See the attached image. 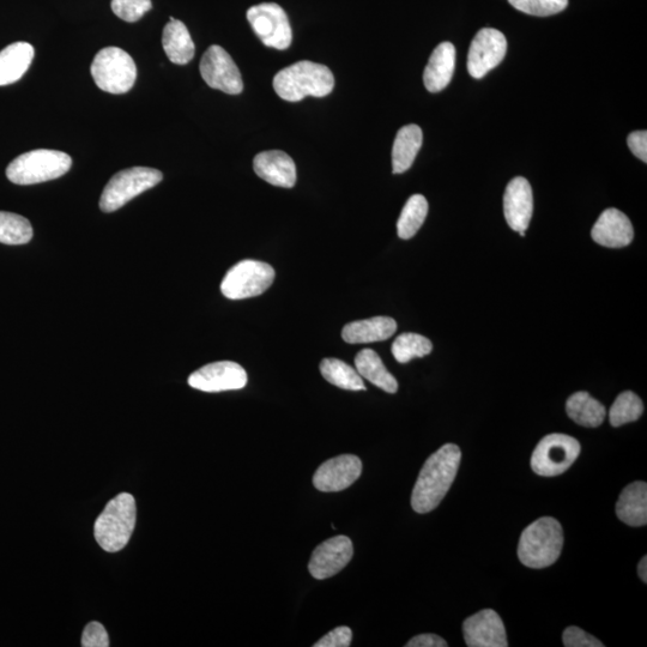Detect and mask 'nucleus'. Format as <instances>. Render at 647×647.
Listing matches in <instances>:
<instances>
[{
  "label": "nucleus",
  "instance_id": "nucleus-1",
  "mask_svg": "<svg viewBox=\"0 0 647 647\" xmlns=\"http://www.w3.org/2000/svg\"><path fill=\"white\" fill-rule=\"evenodd\" d=\"M461 459V449L455 444L444 445L427 459L411 495L415 512L423 515L437 509L456 479Z\"/></svg>",
  "mask_w": 647,
  "mask_h": 647
},
{
  "label": "nucleus",
  "instance_id": "nucleus-2",
  "mask_svg": "<svg viewBox=\"0 0 647 647\" xmlns=\"http://www.w3.org/2000/svg\"><path fill=\"white\" fill-rule=\"evenodd\" d=\"M334 88L335 77L328 66L308 60L288 66L274 78L276 94L289 102H299L307 96L325 98Z\"/></svg>",
  "mask_w": 647,
  "mask_h": 647
},
{
  "label": "nucleus",
  "instance_id": "nucleus-3",
  "mask_svg": "<svg viewBox=\"0 0 647 647\" xmlns=\"http://www.w3.org/2000/svg\"><path fill=\"white\" fill-rule=\"evenodd\" d=\"M562 547L561 524L552 517H543L523 531L518 544L519 560L530 568H546L558 561Z\"/></svg>",
  "mask_w": 647,
  "mask_h": 647
},
{
  "label": "nucleus",
  "instance_id": "nucleus-4",
  "mask_svg": "<svg viewBox=\"0 0 647 647\" xmlns=\"http://www.w3.org/2000/svg\"><path fill=\"white\" fill-rule=\"evenodd\" d=\"M136 501L129 493L117 495L107 504L95 522L94 534L99 546L108 553L126 547L136 525Z\"/></svg>",
  "mask_w": 647,
  "mask_h": 647
},
{
  "label": "nucleus",
  "instance_id": "nucleus-5",
  "mask_svg": "<svg viewBox=\"0 0 647 647\" xmlns=\"http://www.w3.org/2000/svg\"><path fill=\"white\" fill-rule=\"evenodd\" d=\"M71 166V157L63 151L38 149L16 157L6 177L16 185H35L63 177Z\"/></svg>",
  "mask_w": 647,
  "mask_h": 647
},
{
  "label": "nucleus",
  "instance_id": "nucleus-6",
  "mask_svg": "<svg viewBox=\"0 0 647 647\" xmlns=\"http://www.w3.org/2000/svg\"><path fill=\"white\" fill-rule=\"evenodd\" d=\"M90 71L96 86L111 94L130 92L137 78L135 60L119 47H106L96 54Z\"/></svg>",
  "mask_w": 647,
  "mask_h": 647
},
{
  "label": "nucleus",
  "instance_id": "nucleus-7",
  "mask_svg": "<svg viewBox=\"0 0 647 647\" xmlns=\"http://www.w3.org/2000/svg\"><path fill=\"white\" fill-rule=\"evenodd\" d=\"M163 175L160 171L148 167L124 169L108 181L100 198V209L104 213H113L123 208L131 199L153 189L160 184Z\"/></svg>",
  "mask_w": 647,
  "mask_h": 647
},
{
  "label": "nucleus",
  "instance_id": "nucleus-8",
  "mask_svg": "<svg viewBox=\"0 0 647 647\" xmlns=\"http://www.w3.org/2000/svg\"><path fill=\"white\" fill-rule=\"evenodd\" d=\"M275 280L271 265L259 260H243L235 264L223 278L221 292L227 299L244 300L262 295Z\"/></svg>",
  "mask_w": 647,
  "mask_h": 647
},
{
  "label": "nucleus",
  "instance_id": "nucleus-9",
  "mask_svg": "<svg viewBox=\"0 0 647 647\" xmlns=\"http://www.w3.org/2000/svg\"><path fill=\"white\" fill-rule=\"evenodd\" d=\"M580 450L579 441L570 435H547L532 453L531 468L543 477L559 476L577 461Z\"/></svg>",
  "mask_w": 647,
  "mask_h": 647
},
{
  "label": "nucleus",
  "instance_id": "nucleus-10",
  "mask_svg": "<svg viewBox=\"0 0 647 647\" xmlns=\"http://www.w3.org/2000/svg\"><path fill=\"white\" fill-rule=\"evenodd\" d=\"M247 20L266 47L284 51L292 45L293 32L289 18L280 5L263 3L247 11Z\"/></svg>",
  "mask_w": 647,
  "mask_h": 647
},
{
  "label": "nucleus",
  "instance_id": "nucleus-11",
  "mask_svg": "<svg viewBox=\"0 0 647 647\" xmlns=\"http://www.w3.org/2000/svg\"><path fill=\"white\" fill-rule=\"evenodd\" d=\"M201 75L208 86L229 95L243 92L244 82L237 64L221 46H211L201 60Z\"/></svg>",
  "mask_w": 647,
  "mask_h": 647
},
{
  "label": "nucleus",
  "instance_id": "nucleus-12",
  "mask_svg": "<svg viewBox=\"0 0 647 647\" xmlns=\"http://www.w3.org/2000/svg\"><path fill=\"white\" fill-rule=\"evenodd\" d=\"M507 52L505 35L497 29L483 28L476 34L470 46L468 71L470 76L480 80L489 71L503 62Z\"/></svg>",
  "mask_w": 647,
  "mask_h": 647
},
{
  "label": "nucleus",
  "instance_id": "nucleus-13",
  "mask_svg": "<svg viewBox=\"0 0 647 647\" xmlns=\"http://www.w3.org/2000/svg\"><path fill=\"white\" fill-rule=\"evenodd\" d=\"M247 373L237 362H213L193 372L189 378L191 388L203 392H223L244 389Z\"/></svg>",
  "mask_w": 647,
  "mask_h": 647
},
{
  "label": "nucleus",
  "instance_id": "nucleus-14",
  "mask_svg": "<svg viewBox=\"0 0 647 647\" xmlns=\"http://www.w3.org/2000/svg\"><path fill=\"white\" fill-rule=\"evenodd\" d=\"M353 555V542L349 537H332L314 549L308 570L316 579H328L340 573Z\"/></svg>",
  "mask_w": 647,
  "mask_h": 647
},
{
  "label": "nucleus",
  "instance_id": "nucleus-15",
  "mask_svg": "<svg viewBox=\"0 0 647 647\" xmlns=\"http://www.w3.org/2000/svg\"><path fill=\"white\" fill-rule=\"evenodd\" d=\"M362 473V462L354 455H343L329 459L316 471L313 485L320 492H341L349 488Z\"/></svg>",
  "mask_w": 647,
  "mask_h": 647
},
{
  "label": "nucleus",
  "instance_id": "nucleus-16",
  "mask_svg": "<svg viewBox=\"0 0 647 647\" xmlns=\"http://www.w3.org/2000/svg\"><path fill=\"white\" fill-rule=\"evenodd\" d=\"M463 633L469 647L509 646L504 622L492 609L482 610L465 620Z\"/></svg>",
  "mask_w": 647,
  "mask_h": 647
},
{
  "label": "nucleus",
  "instance_id": "nucleus-17",
  "mask_svg": "<svg viewBox=\"0 0 647 647\" xmlns=\"http://www.w3.org/2000/svg\"><path fill=\"white\" fill-rule=\"evenodd\" d=\"M534 213V195L531 185L523 177H517L507 185L504 196V214L507 225L515 232H526Z\"/></svg>",
  "mask_w": 647,
  "mask_h": 647
},
{
  "label": "nucleus",
  "instance_id": "nucleus-18",
  "mask_svg": "<svg viewBox=\"0 0 647 647\" xmlns=\"http://www.w3.org/2000/svg\"><path fill=\"white\" fill-rule=\"evenodd\" d=\"M592 240L608 249H621L634 239V229L628 217L614 208L603 211L591 231Z\"/></svg>",
  "mask_w": 647,
  "mask_h": 647
},
{
  "label": "nucleus",
  "instance_id": "nucleus-19",
  "mask_svg": "<svg viewBox=\"0 0 647 647\" xmlns=\"http://www.w3.org/2000/svg\"><path fill=\"white\" fill-rule=\"evenodd\" d=\"M253 169L259 178L271 185L292 189L296 184L295 162L284 151H263L255 157Z\"/></svg>",
  "mask_w": 647,
  "mask_h": 647
},
{
  "label": "nucleus",
  "instance_id": "nucleus-20",
  "mask_svg": "<svg viewBox=\"0 0 647 647\" xmlns=\"http://www.w3.org/2000/svg\"><path fill=\"white\" fill-rule=\"evenodd\" d=\"M456 65V48L451 42H443L432 53L423 74L428 92L439 93L449 86Z\"/></svg>",
  "mask_w": 647,
  "mask_h": 647
},
{
  "label": "nucleus",
  "instance_id": "nucleus-21",
  "mask_svg": "<svg viewBox=\"0 0 647 647\" xmlns=\"http://www.w3.org/2000/svg\"><path fill=\"white\" fill-rule=\"evenodd\" d=\"M396 331L395 319L374 317L347 324L342 330V338L350 344H367L389 340Z\"/></svg>",
  "mask_w": 647,
  "mask_h": 647
},
{
  "label": "nucleus",
  "instance_id": "nucleus-22",
  "mask_svg": "<svg viewBox=\"0 0 647 647\" xmlns=\"http://www.w3.org/2000/svg\"><path fill=\"white\" fill-rule=\"evenodd\" d=\"M34 57V47L23 41L14 42L0 51V87L20 81Z\"/></svg>",
  "mask_w": 647,
  "mask_h": 647
},
{
  "label": "nucleus",
  "instance_id": "nucleus-23",
  "mask_svg": "<svg viewBox=\"0 0 647 647\" xmlns=\"http://www.w3.org/2000/svg\"><path fill=\"white\" fill-rule=\"evenodd\" d=\"M162 46L173 64L186 65L195 57L196 47L189 29L173 17L163 29Z\"/></svg>",
  "mask_w": 647,
  "mask_h": 647
},
{
  "label": "nucleus",
  "instance_id": "nucleus-24",
  "mask_svg": "<svg viewBox=\"0 0 647 647\" xmlns=\"http://www.w3.org/2000/svg\"><path fill=\"white\" fill-rule=\"evenodd\" d=\"M616 515L627 525H646L647 485L645 482H634L622 491L616 504Z\"/></svg>",
  "mask_w": 647,
  "mask_h": 647
},
{
  "label": "nucleus",
  "instance_id": "nucleus-25",
  "mask_svg": "<svg viewBox=\"0 0 647 647\" xmlns=\"http://www.w3.org/2000/svg\"><path fill=\"white\" fill-rule=\"evenodd\" d=\"M423 135L420 126L407 125L397 132L392 149L393 173L402 174L413 166L422 147Z\"/></svg>",
  "mask_w": 647,
  "mask_h": 647
},
{
  "label": "nucleus",
  "instance_id": "nucleus-26",
  "mask_svg": "<svg viewBox=\"0 0 647 647\" xmlns=\"http://www.w3.org/2000/svg\"><path fill=\"white\" fill-rule=\"evenodd\" d=\"M356 371L362 378L388 393H396L398 383L395 377L386 370L380 356L372 349H364L356 355Z\"/></svg>",
  "mask_w": 647,
  "mask_h": 647
},
{
  "label": "nucleus",
  "instance_id": "nucleus-27",
  "mask_svg": "<svg viewBox=\"0 0 647 647\" xmlns=\"http://www.w3.org/2000/svg\"><path fill=\"white\" fill-rule=\"evenodd\" d=\"M566 411L574 422L588 428L601 426L607 415L604 405L585 391L574 393L568 398Z\"/></svg>",
  "mask_w": 647,
  "mask_h": 647
},
{
  "label": "nucleus",
  "instance_id": "nucleus-28",
  "mask_svg": "<svg viewBox=\"0 0 647 647\" xmlns=\"http://www.w3.org/2000/svg\"><path fill=\"white\" fill-rule=\"evenodd\" d=\"M320 373L330 384L337 386V388L349 391L366 390L358 371L341 360L324 359L320 364Z\"/></svg>",
  "mask_w": 647,
  "mask_h": 647
},
{
  "label": "nucleus",
  "instance_id": "nucleus-29",
  "mask_svg": "<svg viewBox=\"0 0 647 647\" xmlns=\"http://www.w3.org/2000/svg\"><path fill=\"white\" fill-rule=\"evenodd\" d=\"M428 214V202L422 195H414L408 199L397 222L398 237L409 240L420 231Z\"/></svg>",
  "mask_w": 647,
  "mask_h": 647
},
{
  "label": "nucleus",
  "instance_id": "nucleus-30",
  "mask_svg": "<svg viewBox=\"0 0 647 647\" xmlns=\"http://www.w3.org/2000/svg\"><path fill=\"white\" fill-rule=\"evenodd\" d=\"M33 238V227L21 215L0 211V243L5 245L28 244Z\"/></svg>",
  "mask_w": 647,
  "mask_h": 647
},
{
  "label": "nucleus",
  "instance_id": "nucleus-31",
  "mask_svg": "<svg viewBox=\"0 0 647 647\" xmlns=\"http://www.w3.org/2000/svg\"><path fill=\"white\" fill-rule=\"evenodd\" d=\"M433 344L427 337L417 334H402L398 336L392 344V354L399 364H407V362L415 358H423L432 353Z\"/></svg>",
  "mask_w": 647,
  "mask_h": 647
},
{
  "label": "nucleus",
  "instance_id": "nucleus-32",
  "mask_svg": "<svg viewBox=\"0 0 647 647\" xmlns=\"http://www.w3.org/2000/svg\"><path fill=\"white\" fill-rule=\"evenodd\" d=\"M644 413V404L636 393L631 391L622 392L610 409L609 420L613 427L627 425L640 419Z\"/></svg>",
  "mask_w": 647,
  "mask_h": 647
},
{
  "label": "nucleus",
  "instance_id": "nucleus-33",
  "mask_svg": "<svg viewBox=\"0 0 647 647\" xmlns=\"http://www.w3.org/2000/svg\"><path fill=\"white\" fill-rule=\"evenodd\" d=\"M509 3L524 14L547 17L564 11L568 0H509Z\"/></svg>",
  "mask_w": 647,
  "mask_h": 647
},
{
  "label": "nucleus",
  "instance_id": "nucleus-34",
  "mask_svg": "<svg viewBox=\"0 0 647 647\" xmlns=\"http://www.w3.org/2000/svg\"><path fill=\"white\" fill-rule=\"evenodd\" d=\"M112 10L125 22H137L153 8L151 0H112Z\"/></svg>",
  "mask_w": 647,
  "mask_h": 647
},
{
  "label": "nucleus",
  "instance_id": "nucleus-35",
  "mask_svg": "<svg viewBox=\"0 0 647 647\" xmlns=\"http://www.w3.org/2000/svg\"><path fill=\"white\" fill-rule=\"evenodd\" d=\"M83 647H108L110 646V638L106 628L100 622H90L84 628L82 637Z\"/></svg>",
  "mask_w": 647,
  "mask_h": 647
},
{
  "label": "nucleus",
  "instance_id": "nucleus-36",
  "mask_svg": "<svg viewBox=\"0 0 647 647\" xmlns=\"http://www.w3.org/2000/svg\"><path fill=\"white\" fill-rule=\"evenodd\" d=\"M564 645L566 647H603L600 640L590 636L578 627H568L564 632Z\"/></svg>",
  "mask_w": 647,
  "mask_h": 647
},
{
  "label": "nucleus",
  "instance_id": "nucleus-37",
  "mask_svg": "<svg viewBox=\"0 0 647 647\" xmlns=\"http://www.w3.org/2000/svg\"><path fill=\"white\" fill-rule=\"evenodd\" d=\"M353 632L349 627H337L334 631L326 634L325 637L314 644V647H348L352 644Z\"/></svg>",
  "mask_w": 647,
  "mask_h": 647
},
{
  "label": "nucleus",
  "instance_id": "nucleus-38",
  "mask_svg": "<svg viewBox=\"0 0 647 647\" xmlns=\"http://www.w3.org/2000/svg\"><path fill=\"white\" fill-rule=\"evenodd\" d=\"M628 147H630L632 153L638 157L639 160H642L644 163L647 162V132L646 131H636L632 132L627 138Z\"/></svg>",
  "mask_w": 647,
  "mask_h": 647
},
{
  "label": "nucleus",
  "instance_id": "nucleus-39",
  "mask_svg": "<svg viewBox=\"0 0 647 647\" xmlns=\"http://www.w3.org/2000/svg\"><path fill=\"white\" fill-rule=\"evenodd\" d=\"M407 647H446L445 640L435 634H421L410 640Z\"/></svg>",
  "mask_w": 647,
  "mask_h": 647
},
{
  "label": "nucleus",
  "instance_id": "nucleus-40",
  "mask_svg": "<svg viewBox=\"0 0 647 647\" xmlns=\"http://www.w3.org/2000/svg\"><path fill=\"white\" fill-rule=\"evenodd\" d=\"M638 573H639L640 579H642L644 583H647V558H646V556H644L642 561L639 562Z\"/></svg>",
  "mask_w": 647,
  "mask_h": 647
}]
</instances>
